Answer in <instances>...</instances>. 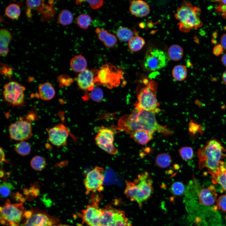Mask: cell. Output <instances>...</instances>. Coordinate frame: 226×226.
Returning <instances> with one entry per match:
<instances>
[{"label": "cell", "mask_w": 226, "mask_h": 226, "mask_svg": "<svg viewBox=\"0 0 226 226\" xmlns=\"http://www.w3.org/2000/svg\"><path fill=\"white\" fill-rule=\"evenodd\" d=\"M155 114L154 112L135 108L130 114L120 118L116 129L125 132L130 136L134 132L139 130L147 131L153 134L158 132L164 136L171 135L172 131L157 122Z\"/></svg>", "instance_id": "cell-1"}, {"label": "cell", "mask_w": 226, "mask_h": 226, "mask_svg": "<svg viewBox=\"0 0 226 226\" xmlns=\"http://www.w3.org/2000/svg\"><path fill=\"white\" fill-rule=\"evenodd\" d=\"M225 151L219 141L212 139L208 141L197 152L199 169L207 168L210 174L225 167V163L222 160L226 156Z\"/></svg>", "instance_id": "cell-2"}, {"label": "cell", "mask_w": 226, "mask_h": 226, "mask_svg": "<svg viewBox=\"0 0 226 226\" xmlns=\"http://www.w3.org/2000/svg\"><path fill=\"white\" fill-rule=\"evenodd\" d=\"M126 196L131 201L136 202L140 207L151 196L153 191V182L148 172L138 174L134 182L126 181Z\"/></svg>", "instance_id": "cell-3"}, {"label": "cell", "mask_w": 226, "mask_h": 226, "mask_svg": "<svg viewBox=\"0 0 226 226\" xmlns=\"http://www.w3.org/2000/svg\"><path fill=\"white\" fill-rule=\"evenodd\" d=\"M201 9L199 8L193 6L189 1L183 2L178 8L175 15L179 21L177 24L180 30L188 33L191 29L196 30L201 27L202 23L199 17Z\"/></svg>", "instance_id": "cell-4"}, {"label": "cell", "mask_w": 226, "mask_h": 226, "mask_svg": "<svg viewBox=\"0 0 226 226\" xmlns=\"http://www.w3.org/2000/svg\"><path fill=\"white\" fill-rule=\"evenodd\" d=\"M143 82L145 86L138 89L137 100L134 104L135 108L158 113L160 110L158 108L159 104L155 93L157 89L156 83L146 79L144 80Z\"/></svg>", "instance_id": "cell-5"}, {"label": "cell", "mask_w": 226, "mask_h": 226, "mask_svg": "<svg viewBox=\"0 0 226 226\" xmlns=\"http://www.w3.org/2000/svg\"><path fill=\"white\" fill-rule=\"evenodd\" d=\"M35 119V114L30 113L11 123L8 126L10 138L19 142L30 138L32 135L31 122Z\"/></svg>", "instance_id": "cell-6"}, {"label": "cell", "mask_w": 226, "mask_h": 226, "mask_svg": "<svg viewBox=\"0 0 226 226\" xmlns=\"http://www.w3.org/2000/svg\"><path fill=\"white\" fill-rule=\"evenodd\" d=\"M123 78V72L121 68L107 63L103 65L99 70L95 83L111 89L118 86Z\"/></svg>", "instance_id": "cell-7"}, {"label": "cell", "mask_w": 226, "mask_h": 226, "mask_svg": "<svg viewBox=\"0 0 226 226\" xmlns=\"http://www.w3.org/2000/svg\"><path fill=\"white\" fill-rule=\"evenodd\" d=\"M0 222L10 226H19L17 224L24 216V208L22 203L11 204L8 200L0 207Z\"/></svg>", "instance_id": "cell-8"}, {"label": "cell", "mask_w": 226, "mask_h": 226, "mask_svg": "<svg viewBox=\"0 0 226 226\" xmlns=\"http://www.w3.org/2000/svg\"><path fill=\"white\" fill-rule=\"evenodd\" d=\"M170 58L164 51L157 48H151L147 51L143 59V67L148 71H153L165 67Z\"/></svg>", "instance_id": "cell-9"}, {"label": "cell", "mask_w": 226, "mask_h": 226, "mask_svg": "<svg viewBox=\"0 0 226 226\" xmlns=\"http://www.w3.org/2000/svg\"><path fill=\"white\" fill-rule=\"evenodd\" d=\"M25 90V87L21 84L15 81H10L3 86V97L5 100L13 106L23 105Z\"/></svg>", "instance_id": "cell-10"}, {"label": "cell", "mask_w": 226, "mask_h": 226, "mask_svg": "<svg viewBox=\"0 0 226 226\" xmlns=\"http://www.w3.org/2000/svg\"><path fill=\"white\" fill-rule=\"evenodd\" d=\"M104 173L103 168L96 166L87 174L84 180L86 194L90 192H100L103 190Z\"/></svg>", "instance_id": "cell-11"}, {"label": "cell", "mask_w": 226, "mask_h": 226, "mask_svg": "<svg viewBox=\"0 0 226 226\" xmlns=\"http://www.w3.org/2000/svg\"><path fill=\"white\" fill-rule=\"evenodd\" d=\"M114 131L110 128L101 126L95 137L97 145L107 153L115 155L118 150L114 145Z\"/></svg>", "instance_id": "cell-12"}, {"label": "cell", "mask_w": 226, "mask_h": 226, "mask_svg": "<svg viewBox=\"0 0 226 226\" xmlns=\"http://www.w3.org/2000/svg\"><path fill=\"white\" fill-rule=\"evenodd\" d=\"M48 140L52 144L58 147L67 145L69 131L63 124H59L46 130Z\"/></svg>", "instance_id": "cell-13"}, {"label": "cell", "mask_w": 226, "mask_h": 226, "mask_svg": "<svg viewBox=\"0 0 226 226\" xmlns=\"http://www.w3.org/2000/svg\"><path fill=\"white\" fill-rule=\"evenodd\" d=\"M102 210L97 202L88 205L82 212L83 221L89 226H100Z\"/></svg>", "instance_id": "cell-14"}, {"label": "cell", "mask_w": 226, "mask_h": 226, "mask_svg": "<svg viewBox=\"0 0 226 226\" xmlns=\"http://www.w3.org/2000/svg\"><path fill=\"white\" fill-rule=\"evenodd\" d=\"M98 71L95 69H86L80 72L77 79L79 87L84 90L91 91L94 87V83Z\"/></svg>", "instance_id": "cell-15"}, {"label": "cell", "mask_w": 226, "mask_h": 226, "mask_svg": "<svg viewBox=\"0 0 226 226\" xmlns=\"http://www.w3.org/2000/svg\"><path fill=\"white\" fill-rule=\"evenodd\" d=\"M54 222L53 219L46 214L36 213L26 219L22 226H52Z\"/></svg>", "instance_id": "cell-16"}, {"label": "cell", "mask_w": 226, "mask_h": 226, "mask_svg": "<svg viewBox=\"0 0 226 226\" xmlns=\"http://www.w3.org/2000/svg\"><path fill=\"white\" fill-rule=\"evenodd\" d=\"M217 196L216 190L213 185L201 190L199 193V202L205 206H211L215 202Z\"/></svg>", "instance_id": "cell-17"}, {"label": "cell", "mask_w": 226, "mask_h": 226, "mask_svg": "<svg viewBox=\"0 0 226 226\" xmlns=\"http://www.w3.org/2000/svg\"><path fill=\"white\" fill-rule=\"evenodd\" d=\"M130 13L137 17L147 16L150 12V8L148 3L143 1L133 0L130 3L129 7Z\"/></svg>", "instance_id": "cell-18"}, {"label": "cell", "mask_w": 226, "mask_h": 226, "mask_svg": "<svg viewBox=\"0 0 226 226\" xmlns=\"http://www.w3.org/2000/svg\"><path fill=\"white\" fill-rule=\"evenodd\" d=\"M95 32L99 40L106 47H112L117 42L116 36L104 29L97 28L95 29Z\"/></svg>", "instance_id": "cell-19"}, {"label": "cell", "mask_w": 226, "mask_h": 226, "mask_svg": "<svg viewBox=\"0 0 226 226\" xmlns=\"http://www.w3.org/2000/svg\"><path fill=\"white\" fill-rule=\"evenodd\" d=\"M12 38L11 33L6 29L0 31V54L1 56H5L8 53V46Z\"/></svg>", "instance_id": "cell-20"}, {"label": "cell", "mask_w": 226, "mask_h": 226, "mask_svg": "<svg viewBox=\"0 0 226 226\" xmlns=\"http://www.w3.org/2000/svg\"><path fill=\"white\" fill-rule=\"evenodd\" d=\"M39 94L41 99L49 100L55 96V91L52 85L49 82H45L39 85L38 87Z\"/></svg>", "instance_id": "cell-21"}, {"label": "cell", "mask_w": 226, "mask_h": 226, "mask_svg": "<svg viewBox=\"0 0 226 226\" xmlns=\"http://www.w3.org/2000/svg\"><path fill=\"white\" fill-rule=\"evenodd\" d=\"M153 134L147 131L139 130L134 132L130 136L137 143L143 145L147 144L152 139Z\"/></svg>", "instance_id": "cell-22"}, {"label": "cell", "mask_w": 226, "mask_h": 226, "mask_svg": "<svg viewBox=\"0 0 226 226\" xmlns=\"http://www.w3.org/2000/svg\"><path fill=\"white\" fill-rule=\"evenodd\" d=\"M110 226H132L123 211L116 209Z\"/></svg>", "instance_id": "cell-23"}, {"label": "cell", "mask_w": 226, "mask_h": 226, "mask_svg": "<svg viewBox=\"0 0 226 226\" xmlns=\"http://www.w3.org/2000/svg\"><path fill=\"white\" fill-rule=\"evenodd\" d=\"M70 65L73 71L80 73L86 69L87 62L85 57L81 55H77L71 60Z\"/></svg>", "instance_id": "cell-24"}, {"label": "cell", "mask_w": 226, "mask_h": 226, "mask_svg": "<svg viewBox=\"0 0 226 226\" xmlns=\"http://www.w3.org/2000/svg\"><path fill=\"white\" fill-rule=\"evenodd\" d=\"M210 174L212 182L214 184H219L226 191V167Z\"/></svg>", "instance_id": "cell-25"}, {"label": "cell", "mask_w": 226, "mask_h": 226, "mask_svg": "<svg viewBox=\"0 0 226 226\" xmlns=\"http://www.w3.org/2000/svg\"><path fill=\"white\" fill-rule=\"evenodd\" d=\"M100 226H110L113 216L116 210L111 206H107L102 209Z\"/></svg>", "instance_id": "cell-26"}, {"label": "cell", "mask_w": 226, "mask_h": 226, "mask_svg": "<svg viewBox=\"0 0 226 226\" xmlns=\"http://www.w3.org/2000/svg\"><path fill=\"white\" fill-rule=\"evenodd\" d=\"M155 161L156 164L158 167L164 169L170 165L172 162V158L169 154L162 153L157 156Z\"/></svg>", "instance_id": "cell-27"}, {"label": "cell", "mask_w": 226, "mask_h": 226, "mask_svg": "<svg viewBox=\"0 0 226 226\" xmlns=\"http://www.w3.org/2000/svg\"><path fill=\"white\" fill-rule=\"evenodd\" d=\"M168 53L169 58L175 61H178L180 60L183 57V51L180 46L177 45H173L169 48Z\"/></svg>", "instance_id": "cell-28"}, {"label": "cell", "mask_w": 226, "mask_h": 226, "mask_svg": "<svg viewBox=\"0 0 226 226\" xmlns=\"http://www.w3.org/2000/svg\"><path fill=\"white\" fill-rule=\"evenodd\" d=\"M145 43L144 40L142 37L133 36L128 41V47L131 51L136 52L140 50Z\"/></svg>", "instance_id": "cell-29"}, {"label": "cell", "mask_w": 226, "mask_h": 226, "mask_svg": "<svg viewBox=\"0 0 226 226\" xmlns=\"http://www.w3.org/2000/svg\"><path fill=\"white\" fill-rule=\"evenodd\" d=\"M172 74L173 78L177 81H182L184 80L187 75L186 67L181 65L175 66L172 70Z\"/></svg>", "instance_id": "cell-30"}, {"label": "cell", "mask_w": 226, "mask_h": 226, "mask_svg": "<svg viewBox=\"0 0 226 226\" xmlns=\"http://www.w3.org/2000/svg\"><path fill=\"white\" fill-rule=\"evenodd\" d=\"M73 20V16L72 13L67 9L62 10L59 14L57 21L60 24L67 25L71 24Z\"/></svg>", "instance_id": "cell-31"}, {"label": "cell", "mask_w": 226, "mask_h": 226, "mask_svg": "<svg viewBox=\"0 0 226 226\" xmlns=\"http://www.w3.org/2000/svg\"><path fill=\"white\" fill-rule=\"evenodd\" d=\"M5 13L7 17L11 19H18L20 14L19 5L16 3L9 4L5 8Z\"/></svg>", "instance_id": "cell-32"}, {"label": "cell", "mask_w": 226, "mask_h": 226, "mask_svg": "<svg viewBox=\"0 0 226 226\" xmlns=\"http://www.w3.org/2000/svg\"><path fill=\"white\" fill-rule=\"evenodd\" d=\"M116 35L118 39L123 42H127L133 36V32L125 27H121L116 31Z\"/></svg>", "instance_id": "cell-33"}, {"label": "cell", "mask_w": 226, "mask_h": 226, "mask_svg": "<svg viewBox=\"0 0 226 226\" xmlns=\"http://www.w3.org/2000/svg\"><path fill=\"white\" fill-rule=\"evenodd\" d=\"M14 149L19 155L23 156H26L30 153L31 146L28 142L24 141H22L15 145Z\"/></svg>", "instance_id": "cell-34"}, {"label": "cell", "mask_w": 226, "mask_h": 226, "mask_svg": "<svg viewBox=\"0 0 226 226\" xmlns=\"http://www.w3.org/2000/svg\"><path fill=\"white\" fill-rule=\"evenodd\" d=\"M30 165L32 168L36 171L43 170L46 165V162L42 157L39 155L34 156L31 160Z\"/></svg>", "instance_id": "cell-35"}, {"label": "cell", "mask_w": 226, "mask_h": 226, "mask_svg": "<svg viewBox=\"0 0 226 226\" xmlns=\"http://www.w3.org/2000/svg\"><path fill=\"white\" fill-rule=\"evenodd\" d=\"M92 21L91 17L88 14H80L76 18V22L78 26L80 28L86 29L90 26Z\"/></svg>", "instance_id": "cell-36"}, {"label": "cell", "mask_w": 226, "mask_h": 226, "mask_svg": "<svg viewBox=\"0 0 226 226\" xmlns=\"http://www.w3.org/2000/svg\"><path fill=\"white\" fill-rule=\"evenodd\" d=\"M179 155L184 160L187 161L191 159L193 157V148L191 147H183L178 150Z\"/></svg>", "instance_id": "cell-37"}, {"label": "cell", "mask_w": 226, "mask_h": 226, "mask_svg": "<svg viewBox=\"0 0 226 226\" xmlns=\"http://www.w3.org/2000/svg\"><path fill=\"white\" fill-rule=\"evenodd\" d=\"M14 189L13 185L10 183L3 182L0 185V196L2 198L8 197L12 191Z\"/></svg>", "instance_id": "cell-38"}, {"label": "cell", "mask_w": 226, "mask_h": 226, "mask_svg": "<svg viewBox=\"0 0 226 226\" xmlns=\"http://www.w3.org/2000/svg\"><path fill=\"white\" fill-rule=\"evenodd\" d=\"M185 189V186L180 181H175L172 184L170 191L174 195L180 196L184 193Z\"/></svg>", "instance_id": "cell-39"}, {"label": "cell", "mask_w": 226, "mask_h": 226, "mask_svg": "<svg viewBox=\"0 0 226 226\" xmlns=\"http://www.w3.org/2000/svg\"><path fill=\"white\" fill-rule=\"evenodd\" d=\"M90 97L95 102H100L103 98V91L99 87H94L90 91Z\"/></svg>", "instance_id": "cell-40"}, {"label": "cell", "mask_w": 226, "mask_h": 226, "mask_svg": "<svg viewBox=\"0 0 226 226\" xmlns=\"http://www.w3.org/2000/svg\"><path fill=\"white\" fill-rule=\"evenodd\" d=\"M216 1L218 2V5L215 11L226 19V0H218Z\"/></svg>", "instance_id": "cell-41"}, {"label": "cell", "mask_w": 226, "mask_h": 226, "mask_svg": "<svg viewBox=\"0 0 226 226\" xmlns=\"http://www.w3.org/2000/svg\"><path fill=\"white\" fill-rule=\"evenodd\" d=\"M217 205L219 209L226 212V194L220 196L217 201Z\"/></svg>", "instance_id": "cell-42"}, {"label": "cell", "mask_w": 226, "mask_h": 226, "mask_svg": "<svg viewBox=\"0 0 226 226\" xmlns=\"http://www.w3.org/2000/svg\"><path fill=\"white\" fill-rule=\"evenodd\" d=\"M43 1L27 0L26 3L28 7L31 9H35L39 7L42 4Z\"/></svg>", "instance_id": "cell-43"}, {"label": "cell", "mask_w": 226, "mask_h": 226, "mask_svg": "<svg viewBox=\"0 0 226 226\" xmlns=\"http://www.w3.org/2000/svg\"><path fill=\"white\" fill-rule=\"evenodd\" d=\"M84 1L87 2L90 7L93 9H98L102 7L103 4V1L100 0H86Z\"/></svg>", "instance_id": "cell-44"}, {"label": "cell", "mask_w": 226, "mask_h": 226, "mask_svg": "<svg viewBox=\"0 0 226 226\" xmlns=\"http://www.w3.org/2000/svg\"><path fill=\"white\" fill-rule=\"evenodd\" d=\"M198 125L191 121L189 124L188 130L191 135H195L198 132Z\"/></svg>", "instance_id": "cell-45"}, {"label": "cell", "mask_w": 226, "mask_h": 226, "mask_svg": "<svg viewBox=\"0 0 226 226\" xmlns=\"http://www.w3.org/2000/svg\"><path fill=\"white\" fill-rule=\"evenodd\" d=\"M223 51V48L221 45H218L215 46L213 51L214 54L216 56L220 55Z\"/></svg>", "instance_id": "cell-46"}, {"label": "cell", "mask_w": 226, "mask_h": 226, "mask_svg": "<svg viewBox=\"0 0 226 226\" xmlns=\"http://www.w3.org/2000/svg\"><path fill=\"white\" fill-rule=\"evenodd\" d=\"M220 43L223 48L226 49V33L223 34L221 37Z\"/></svg>", "instance_id": "cell-47"}, {"label": "cell", "mask_w": 226, "mask_h": 226, "mask_svg": "<svg viewBox=\"0 0 226 226\" xmlns=\"http://www.w3.org/2000/svg\"><path fill=\"white\" fill-rule=\"evenodd\" d=\"M0 153H1V154H0V155H1V157H0L1 162L2 161V162H3V161L5 162V161H6V160L5 159V156L4 153V152L3 149H2V148H0Z\"/></svg>", "instance_id": "cell-48"}, {"label": "cell", "mask_w": 226, "mask_h": 226, "mask_svg": "<svg viewBox=\"0 0 226 226\" xmlns=\"http://www.w3.org/2000/svg\"><path fill=\"white\" fill-rule=\"evenodd\" d=\"M221 61L224 66L226 67V53H224L222 56Z\"/></svg>", "instance_id": "cell-49"}, {"label": "cell", "mask_w": 226, "mask_h": 226, "mask_svg": "<svg viewBox=\"0 0 226 226\" xmlns=\"http://www.w3.org/2000/svg\"><path fill=\"white\" fill-rule=\"evenodd\" d=\"M222 80L223 83L226 85V70L222 74Z\"/></svg>", "instance_id": "cell-50"}, {"label": "cell", "mask_w": 226, "mask_h": 226, "mask_svg": "<svg viewBox=\"0 0 226 226\" xmlns=\"http://www.w3.org/2000/svg\"><path fill=\"white\" fill-rule=\"evenodd\" d=\"M52 226H70L67 225H53Z\"/></svg>", "instance_id": "cell-51"}, {"label": "cell", "mask_w": 226, "mask_h": 226, "mask_svg": "<svg viewBox=\"0 0 226 226\" xmlns=\"http://www.w3.org/2000/svg\"></svg>", "instance_id": "cell-52"}]
</instances>
